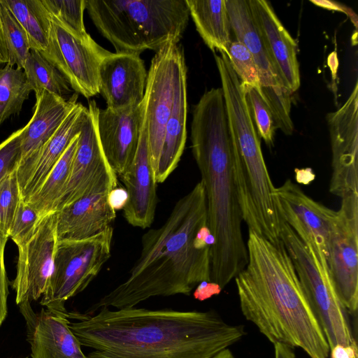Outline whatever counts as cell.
<instances>
[{"mask_svg": "<svg viewBox=\"0 0 358 358\" xmlns=\"http://www.w3.org/2000/svg\"><path fill=\"white\" fill-rule=\"evenodd\" d=\"M69 327L88 358H213L245 335L214 310L104 307L90 316L68 313Z\"/></svg>", "mask_w": 358, "mask_h": 358, "instance_id": "6da1fadb", "label": "cell"}, {"mask_svg": "<svg viewBox=\"0 0 358 358\" xmlns=\"http://www.w3.org/2000/svg\"><path fill=\"white\" fill-rule=\"evenodd\" d=\"M214 238L208 225L206 198L200 181L175 204L165 222L142 236L139 257L123 282L88 310L134 307L154 296L189 295L210 281Z\"/></svg>", "mask_w": 358, "mask_h": 358, "instance_id": "7a4b0ae2", "label": "cell"}, {"mask_svg": "<svg viewBox=\"0 0 358 358\" xmlns=\"http://www.w3.org/2000/svg\"><path fill=\"white\" fill-rule=\"evenodd\" d=\"M192 150L206 198L211 248L210 281L222 289L248 263L233 164V145L222 90L206 91L195 105Z\"/></svg>", "mask_w": 358, "mask_h": 358, "instance_id": "3957f363", "label": "cell"}, {"mask_svg": "<svg viewBox=\"0 0 358 358\" xmlns=\"http://www.w3.org/2000/svg\"><path fill=\"white\" fill-rule=\"evenodd\" d=\"M246 245L247 265L234 278L243 316L273 344L328 358L329 344L283 243L275 245L248 231Z\"/></svg>", "mask_w": 358, "mask_h": 358, "instance_id": "277c9868", "label": "cell"}, {"mask_svg": "<svg viewBox=\"0 0 358 358\" xmlns=\"http://www.w3.org/2000/svg\"><path fill=\"white\" fill-rule=\"evenodd\" d=\"M86 9L117 53L138 55L178 43L189 17L186 0H86Z\"/></svg>", "mask_w": 358, "mask_h": 358, "instance_id": "5b68a950", "label": "cell"}, {"mask_svg": "<svg viewBox=\"0 0 358 358\" xmlns=\"http://www.w3.org/2000/svg\"><path fill=\"white\" fill-rule=\"evenodd\" d=\"M280 236L329 348L336 345H350L355 339L331 285L329 271L281 217Z\"/></svg>", "mask_w": 358, "mask_h": 358, "instance_id": "8992f818", "label": "cell"}, {"mask_svg": "<svg viewBox=\"0 0 358 358\" xmlns=\"http://www.w3.org/2000/svg\"><path fill=\"white\" fill-rule=\"evenodd\" d=\"M113 235L110 226L89 238L58 242L41 305L54 313L67 315L65 302L83 292L109 259Z\"/></svg>", "mask_w": 358, "mask_h": 358, "instance_id": "52a82bcc", "label": "cell"}, {"mask_svg": "<svg viewBox=\"0 0 358 358\" xmlns=\"http://www.w3.org/2000/svg\"><path fill=\"white\" fill-rule=\"evenodd\" d=\"M231 31L252 54L258 71L260 95L268 106L276 128L291 135L292 93L283 85L254 23L248 0H225Z\"/></svg>", "mask_w": 358, "mask_h": 358, "instance_id": "ba28073f", "label": "cell"}, {"mask_svg": "<svg viewBox=\"0 0 358 358\" xmlns=\"http://www.w3.org/2000/svg\"><path fill=\"white\" fill-rule=\"evenodd\" d=\"M330 280L344 310L358 307V194L341 199L327 241Z\"/></svg>", "mask_w": 358, "mask_h": 358, "instance_id": "9c48e42d", "label": "cell"}, {"mask_svg": "<svg viewBox=\"0 0 358 358\" xmlns=\"http://www.w3.org/2000/svg\"><path fill=\"white\" fill-rule=\"evenodd\" d=\"M185 61L183 51L171 42L156 52L148 71L143 100L150 162L153 172L162 150L178 78Z\"/></svg>", "mask_w": 358, "mask_h": 358, "instance_id": "30bf717a", "label": "cell"}, {"mask_svg": "<svg viewBox=\"0 0 358 358\" xmlns=\"http://www.w3.org/2000/svg\"><path fill=\"white\" fill-rule=\"evenodd\" d=\"M110 52L92 38L84 39L77 36L51 16L48 45L40 53L60 72L76 93L89 99L99 93V66Z\"/></svg>", "mask_w": 358, "mask_h": 358, "instance_id": "8fae6325", "label": "cell"}, {"mask_svg": "<svg viewBox=\"0 0 358 358\" xmlns=\"http://www.w3.org/2000/svg\"><path fill=\"white\" fill-rule=\"evenodd\" d=\"M274 194L280 217L329 271L327 241L336 211L311 199L290 179L275 187Z\"/></svg>", "mask_w": 358, "mask_h": 358, "instance_id": "7c38bea8", "label": "cell"}, {"mask_svg": "<svg viewBox=\"0 0 358 358\" xmlns=\"http://www.w3.org/2000/svg\"><path fill=\"white\" fill-rule=\"evenodd\" d=\"M332 173L329 191L341 199L358 194V83L346 101L327 115Z\"/></svg>", "mask_w": 358, "mask_h": 358, "instance_id": "4fadbf2b", "label": "cell"}, {"mask_svg": "<svg viewBox=\"0 0 358 358\" xmlns=\"http://www.w3.org/2000/svg\"><path fill=\"white\" fill-rule=\"evenodd\" d=\"M56 227L57 212L46 215L31 237L17 247V273L12 283L17 305L38 300L47 289L58 243Z\"/></svg>", "mask_w": 358, "mask_h": 358, "instance_id": "5bb4252c", "label": "cell"}, {"mask_svg": "<svg viewBox=\"0 0 358 358\" xmlns=\"http://www.w3.org/2000/svg\"><path fill=\"white\" fill-rule=\"evenodd\" d=\"M117 187V175L107 177L80 199L57 211V241L89 238L110 227L116 213L108 197Z\"/></svg>", "mask_w": 358, "mask_h": 358, "instance_id": "9a60e30c", "label": "cell"}, {"mask_svg": "<svg viewBox=\"0 0 358 358\" xmlns=\"http://www.w3.org/2000/svg\"><path fill=\"white\" fill-rule=\"evenodd\" d=\"M87 108L69 180L56 212L80 199L101 180L117 175L110 166L100 143L97 130L99 108L92 100L89 101Z\"/></svg>", "mask_w": 358, "mask_h": 358, "instance_id": "2e32d148", "label": "cell"}, {"mask_svg": "<svg viewBox=\"0 0 358 358\" xmlns=\"http://www.w3.org/2000/svg\"><path fill=\"white\" fill-rule=\"evenodd\" d=\"M144 120V106L114 110L99 109L97 130L106 158L120 176L129 167L137 152Z\"/></svg>", "mask_w": 358, "mask_h": 358, "instance_id": "e0dca14e", "label": "cell"}, {"mask_svg": "<svg viewBox=\"0 0 358 358\" xmlns=\"http://www.w3.org/2000/svg\"><path fill=\"white\" fill-rule=\"evenodd\" d=\"M19 306L26 322L32 358H88L69 327L68 315L54 313L43 308L35 312L29 301Z\"/></svg>", "mask_w": 358, "mask_h": 358, "instance_id": "ac0fdd59", "label": "cell"}, {"mask_svg": "<svg viewBox=\"0 0 358 358\" xmlns=\"http://www.w3.org/2000/svg\"><path fill=\"white\" fill-rule=\"evenodd\" d=\"M99 76V93L108 108L117 110L143 102L148 73L139 55L110 52L101 62Z\"/></svg>", "mask_w": 358, "mask_h": 358, "instance_id": "d6986e66", "label": "cell"}, {"mask_svg": "<svg viewBox=\"0 0 358 358\" xmlns=\"http://www.w3.org/2000/svg\"><path fill=\"white\" fill-rule=\"evenodd\" d=\"M263 43L285 87L292 93L301 85L297 43L266 0H248Z\"/></svg>", "mask_w": 358, "mask_h": 358, "instance_id": "ffe728a7", "label": "cell"}, {"mask_svg": "<svg viewBox=\"0 0 358 358\" xmlns=\"http://www.w3.org/2000/svg\"><path fill=\"white\" fill-rule=\"evenodd\" d=\"M87 110L77 103L50 138L17 166V178L23 201L41 187L71 142L80 134Z\"/></svg>", "mask_w": 358, "mask_h": 358, "instance_id": "44dd1931", "label": "cell"}, {"mask_svg": "<svg viewBox=\"0 0 358 358\" xmlns=\"http://www.w3.org/2000/svg\"><path fill=\"white\" fill-rule=\"evenodd\" d=\"M120 178L127 193V201L123 208L124 218L133 227L141 229L150 227L157 206V182L150 162L144 122L134 161Z\"/></svg>", "mask_w": 358, "mask_h": 358, "instance_id": "7402d4cb", "label": "cell"}, {"mask_svg": "<svg viewBox=\"0 0 358 358\" xmlns=\"http://www.w3.org/2000/svg\"><path fill=\"white\" fill-rule=\"evenodd\" d=\"M78 94L74 93L66 99L44 90L36 95L35 110L24 126L22 138L20 164L38 151L55 134L78 103Z\"/></svg>", "mask_w": 358, "mask_h": 358, "instance_id": "603a6c76", "label": "cell"}, {"mask_svg": "<svg viewBox=\"0 0 358 358\" xmlns=\"http://www.w3.org/2000/svg\"><path fill=\"white\" fill-rule=\"evenodd\" d=\"M187 67L185 66L178 78L171 113L165 126L163 144L154 171L157 183L167 179L181 158L187 139Z\"/></svg>", "mask_w": 358, "mask_h": 358, "instance_id": "cb8c5ba5", "label": "cell"}, {"mask_svg": "<svg viewBox=\"0 0 358 358\" xmlns=\"http://www.w3.org/2000/svg\"><path fill=\"white\" fill-rule=\"evenodd\" d=\"M196 31L213 51L227 52L231 27L225 0H186Z\"/></svg>", "mask_w": 358, "mask_h": 358, "instance_id": "d4e9b609", "label": "cell"}, {"mask_svg": "<svg viewBox=\"0 0 358 358\" xmlns=\"http://www.w3.org/2000/svg\"><path fill=\"white\" fill-rule=\"evenodd\" d=\"M79 134L69 144L41 187L24 202L34 209L41 219L56 212L71 173Z\"/></svg>", "mask_w": 358, "mask_h": 358, "instance_id": "484cf974", "label": "cell"}, {"mask_svg": "<svg viewBox=\"0 0 358 358\" xmlns=\"http://www.w3.org/2000/svg\"><path fill=\"white\" fill-rule=\"evenodd\" d=\"M25 30L31 50L39 52L48 45L51 16L42 0H2Z\"/></svg>", "mask_w": 358, "mask_h": 358, "instance_id": "4316f807", "label": "cell"}, {"mask_svg": "<svg viewBox=\"0 0 358 358\" xmlns=\"http://www.w3.org/2000/svg\"><path fill=\"white\" fill-rule=\"evenodd\" d=\"M23 70L36 95L45 90L68 99L66 96L73 92L60 72L38 51L30 50Z\"/></svg>", "mask_w": 358, "mask_h": 358, "instance_id": "83f0119b", "label": "cell"}, {"mask_svg": "<svg viewBox=\"0 0 358 358\" xmlns=\"http://www.w3.org/2000/svg\"><path fill=\"white\" fill-rule=\"evenodd\" d=\"M32 88L22 69L6 64L0 67V126L19 114Z\"/></svg>", "mask_w": 358, "mask_h": 358, "instance_id": "f1b7e54d", "label": "cell"}, {"mask_svg": "<svg viewBox=\"0 0 358 358\" xmlns=\"http://www.w3.org/2000/svg\"><path fill=\"white\" fill-rule=\"evenodd\" d=\"M0 20L8 53L6 64L22 69L31 50L28 36L9 8L0 0Z\"/></svg>", "mask_w": 358, "mask_h": 358, "instance_id": "f546056e", "label": "cell"}, {"mask_svg": "<svg viewBox=\"0 0 358 358\" xmlns=\"http://www.w3.org/2000/svg\"><path fill=\"white\" fill-rule=\"evenodd\" d=\"M50 15L77 36L90 39L83 21L86 0H42Z\"/></svg>", "mask_w": 358, "mask_h": 358, "instance_id": "4dcf8cb0", "label": "cell"}, {"mask_svg": "<svg viewBox=\"0 0 358 358\" xmlns=\"http://www.w3.org/2000/svg\"><path fill=\"white\" fill-rule=\"evenodd\" d=\"M243 86L245 99L257 131L259 137L263 138L266 145L268 148H272L274 145V136L277 129L272 113L255 88L244 84Z\"/></svg>", "mask_w": 358, "mask_h": 358, "instance_id": "1f68e13d", "label": "cell"}, {"mask_svg": "<svg viewBox=\"0 0 358 358\" xmlns=\"http://www.w3.org/2000/svg\"><path fill=\"white\" fill-rule=\"evenodd\" d=\"M225 54L242 83L255 88L260 94L258 71L248 48L237 40L231 41Z\"/></svg>", "mask_w": 358, "mask_h": 358, "instance_id": "d6a6232c", "label": "cell"}, {"mask_svg": "<svg viewBox=\"0 0 358 358\" xmlns=\"http://www.w3.org/2000/svg\"><path fill=\"white\" fill-rule=\"evenodd\" d=\"M20 200V192L15 169L0 180L1 236L8 238L9 229Z\"/></svg>", "mask_w": 358, "mask_h": 358, "instance_id": "836d02e7", "label": "cell"}, {"mask_svg": "<svg viewBox=\"0 0 358 358\" xmlns=\"http://www.w3.org/2000/svg\"><path fill=\"white\" fill-rule=\"evenodd\" d=\"M41 220L36 211L21 199L9 229L8 238L17 247L24 244L33 235Z\"/></svg>", "mask_w": 358, "mask_h": 358, "instance_id": "e575fe53", "label": "cell"}, {"mask_svg": "<svg viewBox=\"0 0 358 358\" xmlns=\"http://www.w3.org/2000/svg\"><path fill=\"white\" fill-rule=\"evenodd\" d=\"M24 127L14 131L0 143V180L15 170L21 159V143Z\"/></svg>", "mask_w": 358, "mask_h": 358, "instance_id": "d590c367", "label": "cell"}, {"mask_svg": "<svg viewBox=\"0 0 358 358\" xmlns=\"http://www.w3.org/2000/svg\"><path fill=\"white\" fill-rule=\"evenodd\" d=\"M8 238L0 235V327L7 315L8 280L4 262L5 248Z\"/></svg>", "mask_w": 358, "mask_h": 358, "instance_id": "8d00e7d4", "label": "cell"}, {"mask_svg": "<svg viewBox=\"0 0 358 358\" xmlns=\"http://www.w3.org/2000/svg\"><path fill=\"white\" fill-rule=\"evenodd\" d=\"M221 290L217 284L210 281H203L196 287L193 295L196 299L203 301L218 294Z\"/></svg>", "mask_w": 358, "mask_h": 358, "instance_id": "74e56055", "label": "cell"}, {"mask_svg": "<svg viewBox=\"0 0 358 358\" xmlns=\"http://www.w3.org/2000/svg\"><path fill=\"white\" fill-rule=\"evenodd\" d=\"M331 358H354L358 355L356 341H354L350 345L344 346L336 345L330 349Z\"/></svg>", "mask_w": 358, "mask_h": 358, "instance_id": "f35d334b", "label": "cell"}, {"mask_svg": "<svg viewBox=\"0 0 358 358\" xmlns=\"http://www.w3.org/2000/svg\"><path fill=\"white\" fill-rule=\"evenodd\" d=\"M313 3L315 4L316 6L323 7L324 8L332 10H338L344 12L345 13L348 14V15L351 18L352 21L354 22L355 27H357V16L353 13L352 10H351L348 7H345L344 6H342L341 4L331 1H310Z\"/></svg>", "mask_w": 358, "mask_h": 358, "instance_id": "ab89813d", "label": "cell"}, {"mask_svg": "<svg viewBox=\"0 0 358 358\" xmlns=\"http://www.w3.org/2000/svg\"><path fill=\"white\" fill-rule=\"evenodd\" d=\"M109 201L115 210L124 208L127 201V193L125 189L115 187L109 194Z\"/></svg>", "mask_w": 358, "mask_h": 358, "instance_id": "60d3db41", "label": "cell"}, {"mask_svg": "<svg viewBox=\"0 0 358 358\" xmlns=\"http://www.w3.org/2000/svg\"><path fill=\"white\" fill-rule=\"evenodd\" d=\"M273 345L275 358H296L292 348L279 343Z\"/></svg>", "mask_w": 358, "mask_h": 358, "instance_id": "b9f144b4", "label": "cell"}, {"mask_svg": "<svg viewBox=\"0 0 358 358\" xmlns=\"http://www.w3.org/2000/svg\"><path fill=\"white\" fill-rule=\"evenodd\" d=\"M296 180L298 182L307 185L315 179V174L311 169H295Z\"/></svg>", "mask_w": 358, "mask_h": 358, "instance_id": "7bdbcfd3", "label": "cell"}, {"mask_svg": "<svg viewBox=\"0 0 358 358\" xmlns=\"http://www.w3.org/2000/svg\"><path fill=\"white\" fill-rule=\"evenodd\" d=\"M8 61V53L6 45L1 20H0V64H7Z\"/></svg>", "mask_w": 358, "mask_h": 358, "instance_id": "ee69618b", "label": "cell"}, {"mask_svg": "<svg viewBox=\"0 0 358 358\" xmlns=\"http://www.w3.org/2000/svg\"><path fill=\"white\" fill-rule=\"evenodd\" d=\"M213 358H236L234 355V354L231 352V351L228 348L226 349L219 354H217L216 356H215Z\"/></svg>", "mask_w": 358, "mask_h": 358, "instance_id": "f6af8a7d", "label": "cell"}, {"mask_svg": "<svg viewBox=\"0 0 358 358\" xmlns=\"http://www.w3.org/2000/svg\"><path fill=\"white\" fill-rule=\"evenodd\" d=\"M354 358H358V355H355Z\"/></svg>", "mask_w": 358, "mask_h": 358, "instance_id": "bcb514c9", "label": "cell"}]
</instances>
